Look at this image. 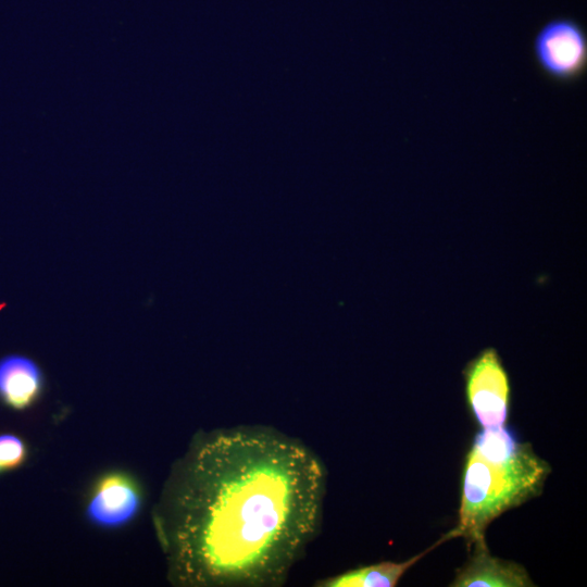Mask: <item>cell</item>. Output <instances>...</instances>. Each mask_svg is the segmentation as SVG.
Segmentation results:
<instances>
[{"label": "cell", "instance_id": "5b68a950", "mask_svg": "<svg viewBox=\"0 0 587 587\" xmlns=\"http://www.w3.org/2000/svg\"><path fill=\"white\" fill-rule=\"evenodd\" d=\"M141 502V490L135 479L123 472H111L102 476L91 489L86 516L98 527L117 528L136 516Z\"/></svg>", "mask_w": 587, "mask_h": 587}, {"label": "cell", "instance_id": "3957f363", "mask_svg": "<svg viewBox=\"0 0 587 587\" xmlns=\"http://www.w3.org/2000/svg\"><path fill=\"white\" fill-rule=\"evenodd\" d=\"M467 404L482 427L503 425L509 412L511 384L495 348L483 349L463 371Z\"/></svg>", "mask_w": 587, "mask_h": 587}, {"label": "cell", "instance_id": "9c48e42d", "mask_svg": "<svg viewBox=\"0 0 587 587\" xmlns=\"http://www.w3.org/2000/svg\"><path fill=\"white\" fill-rule=\"evenodd\" d=\"M28 455L25 441L12 433L0 434V474L23 465Z\"/></svg>", "mask_w": 587, "mask_h": 587}, {"label": "cell", "instance_id": "52a82bcc", "mask_svg": "<svg viewBox=\"0 0 587 587\" xmlns=\"http://www.w3.org/2000/svg\"><path fill=\"white\" fill-rule=\"evenodd\" d=\"M46 378L40 365L22 353L0 358V403L14 411L32 408L42 396Z\"/></svg>", "mask_w": 587, "mask_h": 587}, {"label": "cell", "instance_id": "6da1fadb", "mask_svg": "<svg viewBox=\"0 0 587 587\" xmlns=\"http://www.w3.org/2000/svg\"><path fill=\"white\" fill-rule=\"evenodd\" d=\"M326 485L320 457L273 427L197 435L155 513L172 583L283 585L320 533Z\"/></svg>", "mask_w": 587, "mask_h": 587}, {"label": "cell", "instance_id": "8992f818", "mask_svg": "<svg viewBox=\"0 0 587 587\" xmlns=\"http://www.w3.org/2000/svg\"><path fill=\"white\" fill-rule=\"evenodd\" d=\"M467 562L457 572L453 587H530L535 586L525 567L513 561L492 557L486 541L472 546Z\"/></svg>", "mask_w": 587, "mask_h": 587}, {"label": "cell", "instance_id": "7a4b0ae2", "mask_svg": "<svg viewBox=\"0 0 587 587\" xmlns=\"http://www.w3.org/2000/svg\"><path fill=\"white\" fill-rule=\"evenodd\" d=\"M550 465L529 444L501 461L486 460L470 449L462 476L457 525L449 532L462 537L469 547L485 542L489 524L505 511L539 496L550 474Z\"/></svg>", "mask_w": 587, "mask_h": 587}, {"label": "cell", "instance_id": "277c9868", "mask_svg": "<svg viewBox=\"0 0 587 587\" xmlns=\"http://www.w3.org/2000/svg\"><path fill=\"white\" fill-rule=\"evenodd\" d=\"M534 54L546 74L559 80H571L586 65V35L573 20H552L536 35Z\"/></svg>", "mask_w": 587, "mask_h": 587}, {"label": "cell", "instance_id": "ba28073f", "mask_svg": "<svg viewBox=\"0 0 587 587\" xmlns=\"http://www.w3.org/2000/svg\"><path fill=\"white\" fill-rule=\"evenodd\" d=\"M451 539L449 533L423 552L403 562L384 561L321 579L319 587H394L402 575L434 548Z\"/></svg>", "mask_w": 587, "mask_h": 587}]
</instances>
